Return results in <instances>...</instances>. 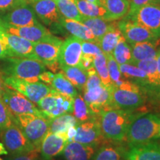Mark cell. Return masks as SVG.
I'll return each mask as SVG.
<instances>
[{"label":"cell","instance_id":"6da1fadb","mask_svg":"<svg viewBox=\"0 0 160 160\" xmlns=\"http://www.w3.org/2000/svg\"><path fill=\"white\" fill-rule=\"evenodd\" d=\"M160 115L142 113L132 116L126 133V139L130 147L151 142L160 137Z\"/></svg>","mask_w":160,"mask_h":160},{"label":"cell","instance_id":"7a4b0ae2","mask_svg":"<svg viewBox=\"0 0 160 160\" xmlns=\"http://www.w3.org/2000/svg\"><path fill=\"white\" fill-rule=\"evenodd\" d=\"M97 116L102 133L106 139L117 142L125 141L133 116L132 111L112 108L100 112Z\"/></svg>","mask_w":160,"mask_h":160},{"label":"cell","instance_id":"3957f363","mask_svg":"<svg viewBox=\"0 0 160 160\" xmlns=\"http://www.w3.org/2000/svg\"><path fill=\"white\" fill-rule=\"evenodd\" d=\"M4 60L0 71L5 76L25 81L39 82L40 74L47 71L45 64L37 59L22 57H8Z\"/></svg>","mask_w":160,"mask_h":160},{"label":"cell","instance_id":"277c9868","mask_svg":"<svg viewBox=\"0 0 160 160\" xmlns=\"http://www.w3.org/2000/svg\"><path fill=\"white\" fill-rule=\"evenodd\" d=\"M12 118L13 122L21 129L30 142L39 151L42 142L49 131L51 119L43 115L33 113L20 114Z\"/></svg>","mask_w":160,"mask_h":160},{"label":"cell","instance_id":"5b68a950","mask_svg":"<svg viewBox=\"0 0 160 160\" xmlns=\"http://www.w3.org/2000/svg\"><path fill=\"white\" fill-rule=\"evenodd\" d=\"M73 98L52 89L48 95L37 103L38 108L44 117L49 119L73 112Z\"/></svg>","mask_w":160,"mask_h":160},{"label":"cell","instance_id":"8992f818","mask_svg":"<svg viewBox=\"0 0 160 160\" xmlns=\"http://www.w3.org/2000/svg\"><path fill=\"white\" fill-rule=\"evenodd\" d=\"M63 41L52 34L47 39L33 43L35 59L45 64L53 72H56L60 65L58 62L60 48Z\"/></svg>","mask_w":160,"mask_h":160},{"label":"cell","instance_id":"52a82bcc","mask_svg":"<svg viewBox=\"0 0 160 160\" xmlns=\"http://www.w3.org/2000/svg\"><path fill=\"white\" fill-rule=\"evenodd\" d=\"M3 79L5 84L8 87L21 93L34 104H37L52 91L51 87L42 82H31L17 78L8 77L4 74Z\"/></svg>","mask_w":160,"mask_h":160},{"label":"cell","instance_id":"ba28073f","mask_svg":"<svg viewBox=\"0 0 160 160\" xmlns=\"http://www.w3.org/2000/svg\"><path fill=\"white\" fill-rule=\"evenodd\" d=\"M0 134L2 142L11 156L22 154L36 149L15 123L4 129Z\"/></svg>","mask_w":160,"mask_h":160},{"label":"cell","instance_id":"9c48e42d","mask_svg":"<svg viewBox=\"0 0 160 160\" xmlns=\"http://www.w3.org/2000/svg\"><path fill=\"white\" fill-rule=\"evenodd\" d=\"M1 99L8 109L12 117L25 113L43 115L35 104L32 102L31 100L21 93L10 88L8 86Z\"/></svg>","mask_w":160,"mask_h":160},{"label":"cell","instance_id":"30bf717a","mask_svg":"<svg viewBox=\"0 0 160 160\" xmlns=\"http://www.w3.org/2000/svg\"><path fill=\"white\" fill-rule=\"evenodd\" d=\"M139 24L149 30L157 37L160 38V5L151 3L142 6L128 19Z\"/></svg>","mask_w":160,"mask_h":160},{"label":"cell","instance_id":"8fae6325","mask_svg":"<svg viewBox=\"0 0 160 160\" xmlns=\"http://www.w3.org/2000/svg\"><path fill=\"white\" fill-rule=\"evenodd\" d=\"M82 93L84 100L94 115L99 114L102 111L115 108L112 104L111 91L106 88L102 84L85 88Z\"/></svg>","mask_w":160,"mask_h":160},{"label":"cell","instance_id":"7c38bea8","mask_svg":"<svg viewBox=\"0 0 160 160\" xmlns=\"http://www.w3.org/2000/svg\"><path fill=\"white\" fill-rule=\"evenodd\" d=\"M105 139L102 133L98 116L95 115L77 125V135L73 138V142L97 148L100 145H103Z\"/></svg>","mask_w":160,"mask_h":160},{"label":"cell","instance_id":"4fadbf2b","mask_svg":"<svg viewBox=\"0 0 160 160\" xmlns=\"http://www.w3.org/2000/svg\"><path fill=\"white\" fill-rule=\"evenodd\" d=\"M112 104L115 108L125 111H133L144 105L145 93L142 91H133L113 87L111 91Z\"/></svg>","mask_w":160,"mask_h":160},{"label":"cell","instance_id":"5bb4252c","mask_svg":"<svg viewBox=\"0 0 160 160\" xmlns=\"http://www.w3.org/2000/svg\"><path fill=\"white\" fill-rule=\"evenodd\" d=\"M0 20L8 25L17 27L42 25L33 8L28 3L5 12L2 16L0 17Z\"/></svg>","mask_w":160,"mask_h":160},{"label":"cell","instance_id":"9a60e30c","mask_svg":"<svg viewBox=\"0 0 160 160\" xmlns=\"http://www.w3.org/2000/svg\"><path fill=\"white\" fill-rule=\"evenodd\" d=\"M117 25L130 45L142 42H157L158 40V38L149 30L130 20L122 19Z\"/></svg>","mask_w":160,"mask_h":160},{"label":"cell","instance_id":"2e32d148","mask_svg":"<svg viewBox=\"0 0 160 160\" xmlns=\"http://www.w3.org/2000/svg\"><path fill=\"white\" fill-rule=\"evenodd\" d=\"M82 40L71 36L63 41L60 48L58 62L62 66H78L81 59Z\"/></svg>","mask_w":160,"mask_h":160},{"label":"cell","instance_id":"e0dca14e","mask_svg":"<svg viewBox=\"0 0 160 160\" xmlns=\"http://www.w3.org/2000/svg\"><path fill=\"white\" fill-rule=\"evenodd\" d=\"M38 19L44 25L51 26L59 24L62 17L54 0H27Z\"/></svg>","mask_w":160,"mask_h":160},{"label":"cell","instance_id":"ac0fdd59","mask_svg":"<svg viewBox=\"0 0 160 160\" xmlns=\"http://www.w3.org/2000/svg\"><path fill=\"white\" fill-rule=\"evenodd\" d=\"M68 142L65 133H54L48 131L40 146L39 153L43 160H52L61 154Z\"/></svg>","mask_w":160,"mask_h":160},{"label":"cell","instance_id":"d6986e66","mask_svg":"<svg viewBox=\"0 0 160 160\" xmlns=\"http://www.w3.org/2000/svg\"><path fill=\"white\" fill-rule=\"evenodd\" d=\"M0 28H1L2 34L11 52L12 57L30 58V59H36L33 53V42H31L19 36L8 33L1 25Z\"/></svg>","mask_w":160,"mask_h":160},{"label":"cell","instance_id":"ffe728a7","mask_svg":"<svg viewBox=\"0 0 160 160\" xmlns=\"http://www.w3.org/2000/svg\"><path fill=\"white\" fill-rule=\"evenodd\" d=\"M0 25L8 33L14 34L28 40L31 42H38L42 40L51 37V33L44 27L42 25L37 26H25V27H17L8 25L0 20Z\"/></svg>","mask_w":160,"mask_h":160},{"label":"cell","instance_id":"44dd1931","mask_svg":"<svg viewBox=\"0 0 160 160\" xmlns=\"http://www.w3.org/2000/svg\"><path fill=\"white\" fill-rule=\"evenodd\" d=\"M126 160H160V145L154 142L134 145L124 153Z\"/></svg>","mask_w":160,"mask_h":160},{"label":"cell","instance_id":"7402d4cb","mask_svg":"<svg viewBox=\"0 0 160 160\" xmlns=\"http://www.w3.org/2000/svg\"><path fill=\"white\" fill-rule=\"evenodd\" d=\"M62 153L65 160H92L96 148L72 141L68 142Z\"/></svg>","mask_w":160,"mask_h":160},{"label":"cell","instance_id":"603a6c76","mask_svg":"<svg viewBox=\"0 0 160 160\" xmlns=\"http://www.w3.org/2000/svg\"><path fill=\"white\" fill-rule=\"evenodd\" d=\"M59 23L72 36L81 39L82 41L93 42L98 44V41L91 30L81 22L66 19L62 17L60 18Z\"/></svg>","mask_w":160,"mask_h":160},{"label":"cell","instance_id":"cb8c5ba5","mask_svg":"<svg viewBox=\"0 0 160 160\" xmlns=\"http://www.w3.org/2000/svg\"><path fill=\"white\" fill-rule=\"evenodd\" d=\"M99 2L108 13V22L123 19L129 11V0H99Z\"/></svg>","mask_w":160,"mask_h":160},{"label":"cell","instance_id":"d4e9b609","mask_svg":"<svg viewBox=\"0 0 160 160\" xmlns=\"http://www.w3.org/2000/svg\"><path fill=\"white\" fill-rule=\"evenodd\" d=\"M130 46L131 48L133 64L142 60L154 59L157 57V51L155 42H142L131 44Z\"/></svg>","mask_w":160,"mask_h":160},{"label":"cell","instance_id":"484cf974","mask_svg":"<svg viewBox=\"0 0 160 160\" xmlns=\"http://www.w3.org/2000/svg\"><path fill=\"white\" fill-rule=\"evenodd\" d=\"M121 31L118 28L117 24H113L111 28L98 41V45L101 48L102 51L105 54H112L113 49L119 42L121 37Z\"/></svg>","mask_w":160,"mask_h":160},{"label":"cell","instance_id":"4316f807","mask_svg":"<svg viewBox=\"0 0 160 160\" xmlns=\"http://www.w3.org/2000/svg\"><path fill=\"white\" fill-rule=\"evenodd\" d=\"M60 68L72 85L79 91L82 92L87 82L86 71L79 66H62Z\"/></svg>","mask_w":160,"mask_h":160},{"label":"cell","instance_id":"83f0119b","mask_svg":"<svg viewBox=\"0 0 160 160\" xmlns=\"http://www.w3.org/2000/svg\"><path fill=\"white\" fill-rule=\"evenodd\" d=\"M76 3L82 17L101 18L108 22V13L102 6L85 0H76Z\"/></svg>","mask_w":160,"mask_h":160},{"label":"cell","instance_id":"f1b7e54d","mask_svg":"<svg viewBox=\"0 0 160 160\" xmlns=\"http://www.w3.org/2000/svg\"><path fill=\"white\" fill-rule=\"evenodd\" d=\"M119 69L124 79L130 80L139 86H146L147 75L145 72L133 64H122L119 65Z\"/></svg>","mask_w":160,"mask_h":160},{"label":"cell","instance_id":"f546056e","mask_svg":"<svg viewBox=\"0 0 160 160\" xmlns=\"http://www.w3.org/2000/svg\"><path fill=\"white\" fill-rule=\"evenodd\" d=\"M51 86L52 89L59 92L62 94L69 96L74 98L78 95L77 89L72 85V83L67 79L62 72L56 73L52 80Z\"/></svg>","mask_w":160,"mask_h":160},{"label":"cell","instance_id":"4dcf8cb0","mask_svg":"<svg viewBox=\"0 0 160 160\" xmlns=\"http://www.w3.org/2000/svg\"><path fill=\"white\" fill-rule=\"evenodd\" d=\"M79 122L74 116L71 113L59 116L51 119L49 126V131L54 133H65L67 130L72 126H77Z\"/></svg>","mask_w":160,"mask_h":160},{"label":"cell","instance_id":"1f68e13d","mask_svg":"<svg viewBox=\"0 0 160 160\" xmlns=\"http://www.w3.org/2000/svg\"><path fill=\"white\" fill-rule=\"evenodd\" d=\"M93 67L99 75L102 85L109 91H111L113 86L109 76L106 56L103 52H101L93 58Z\"/></svg>","mask_w":160,"mask_h":160},{"label":"cell","instance_id":"d6a6232c","mask_svg":"<svg viewBox=\"0 0 160 160\" xmlns=\"http://www.w3.org/2000/svg\"><path fill=\"white\" fill-rule=\"evenodd\" d=\"M81 22L91 30L97 41L101 38L113 25L111 22L105 21L101 18L83 17Z\"/></svg>","mask_w":160,"mask_h":160},{"label":"cell","instance_id":"836d02e7","mask_svg":"<svg viewBox=\"0 0 160 160\" xmlns=\"http://www.w3.org/2000/svg\"><path fill=\"white\" fill-rule=\"evenodd\" d=\"M112 55L119 65L126 63L133 64L131 46L122 35L119 38L117 45L112 52Z\"/></svg>","mask_w":160,"mask_h":160},{"label":"cell","instance_id":"e575fe53","mask_svg":"<svg viewBox=\"0 0 160 160\" xmlns=\"http://www.w3.org/2000/svg\"><path fill=\"white\" fill-rule=\"evenodd\" d=\"M58 10L64 18L81 22L82 16L78 9L76 0H57Z\"/></svg>","mask_w":160,"mask_h":160},{"label":"cell","instance_id":"d590c367","mask_svg":"<svg viewBox=\"0 0 160 160\" xmlns=\"http://www.w3.org/2000/svg\"><path fill=\"white\" fill-rule=\"evenodd\" d=\"M72 113L79 124L87 121L95 116L89 109L88 106L86 104L83 97L81 94H78L73 99Z\"/></svg>","mask_w":160,"mask_h":160},{"label":"cell","instance_id":"8d00e7d4","mask_svg":"<svg viewBox=\"0 0 160 160\" xmlns=\"http://www.w3.org/2000/svg\"><path fill=\"white\" fill-rule=\"evenodd\" d=\"M124 153L113 145H102L95 153L92 160H123Z\"/></svg>","mask_w":160,"mask_h":160},{"label":"cell","instance_id":"74e56055","mask_svg":"<svg viewBox=\"0 0 160 160\" xmlns=\"http://www.w3.org/2000/svg\"><path fill=\"white\" fill-rule=\"evenodd\" d=\"M106 59H107V65L108 69V73L110 78L113 83V86L117 85L121 80L124 78L122 75L119 69V65L117 62L112 54H106Z\"/></svg>","mask_w":160,"mask_h":160},{"label":"cell","instance_id":"f35d334b","mask_svg":"<svg viewBox=\"0 0 160 160\" xmlns=\"http://www.w3.org/2000/svg\"><path fill=\"white\" fill-rule=\"evenodd\" d=\"M13 123L14 122H13L12 115L0 98V132L10 127Z\"/></svg>","mask_w":160,"mask_h":160},{"label":"cell","instance_id":"ab89813d","mask_svg":"<svg viewBox=\"0 0 160 160\" xmlns=\"http://www.w3.org/2000/svg\"><path fill=\"white\" fill-rule=\"evenodd\" d=\"M82 55L93 57L102 52L97 43L90 41L82 42Z\"/></svg>","mask_w":160,"mask_h":160},{"label":"cell","instance_id":"60d3db41","mask_svg":"<svg viewBox=\"0 0 160 160\" xmlns=\"http://www.w3.org/2000/svg\"><path fill=\"white\" fill-rule=\"evenodd\" d=\"M27 3V0H0V11L5 13Z\"/></svg>","mask_w":160,"mask_h":160},{"label":"cell","instance_id":"b9f144b4","mask_svg":"<svg viewBox=\"0 0 160 160\" xmlns=\"http://www.w3.org/2000/svg\"><path fill=\"white\" fill-rule=\"evenodd\" d=\"M130 2V8L129 11L128 12L127 15L125 16L123 19H128V18L133 15L138 9L145 6L148 4L155 3V0H129Z\"/></svg>","mask_w":160,"mask_h":160},{"label":"cell","instance_id":"7bdbcfd3","mask_svg":"<svg viewBox=\"0 0 160 160\" xmlns=\"http://www.w3.org/2000/svg\"><path fill=\"white\" fill-rule=\"evenodd\" d=\"M39 150H33L28 153L22 154L11 156L6 160H39Z\"/></svg>","mask_w":160,"mask_h":160},{"label":"cell","instance_id":"ee69618b","mask_svg":"<svg viewBox=\"0 0 160 160\" xmlns=\"http://www.w3.org/2000/svg\"><path fill=\"white\" fill-rule=\"evenodd\" d=\"M8 57H12V55L2 37L1 28H0V59L2 60Z\"/></svg>","mask_w":160,"mask_h":160},{"label":"cell","instance_id":"f6af8a7d","mask_svg":"<svg viewBox=\"0 0 160 160\" xmlns=\"http://www.w3.org/2000/svg\"><path fill=\"white\" fill-rule=\"evenodd\" d=\"M93 57H90V56L82 55L81 59H80L79 67L83 69L84 71H87L93 67Z\"/></svg>","mask_w":160,"mask_h":160},{"label":"cell","instance_id":"bcb514c9","mask_svg":"<svg viewBox=\"0 0 160 160\" xmlns=\"http://www.w3.org/2000/svg\"><path fill=\"white\" fill-rule=\"evenodd\" d=\"M54 75L55 74H53L52 72L46 71L45 72H43L42 74L39 75V81H42V82L47 84V85L48 84L51 85L52 80H53V77H54Z\"/></svg>","mask_w":160,"mask_h":160},{"label":"cell","instance_id":"7dc6e473","mask_svg":"<svg viewBox=\"0 0 160 160\" xmlns=\"http://www.w3.org/2000/svg\"><path fill=\"white\" fill-rule=\"evenodd\" d=\"M77 132V126H72V127H70L66 131V136H67L69 142L73 141V138L76 137Z\"/></svg>","mask_w":160,"mask_h":160},{"label":"cell","instance_id":"c3c4849f","mask_svg":"<svg viewBox=\"0 0 160 160\" xmlns=\"http://www.w3.org/2000/svg\"><path fill=\"white\" fill-rule=\"evenodd\" d=\"M6 88H7V85L5 84V82H4L3 79V74L1 71H0V98L2 96L4 91H5Z\"/></svg>","mask_w":160,"mask_h":160},{"label":"cell","instance_id":"681fc988","mask_svg":"<svg viewBox=\"0 0 160 160\" xmlns=\"http://www.w3.org/2000/svg\"><path fill=\"white\" fill-rule=\"evenodd\" d=\"M156 60H157L158 77H159V80L160 82V49L159 51H157V57H156Z\"/></svg>","mask_w":160,"mask_h":160},{"label":"cell","instance_id":"f907efd6","mask_svg":"<svg viewBox=\"0 0 160 160\" xmlns=\"http://www.w3.org/2000/svg\"><path fill=\"white\" fill-rule=\"evenodd\" d=\"M8 154V153L7 150L5 148V146L2 144V142H0V156L2 155H7Z\"/></svg>","mask_w":160,"mask_h":160},{"label":"cell","instance_id":"816d5d0a","mask_svg":"<svg viewBox=\"0 0 160 160\" xmlns=\"http://www.w3.org/2000/svg\"><path fill=\"white\" fill-rule=\"evenodd\" d=\"M85 1H88V2H91V3H94V4H97V5H99V0H85Z\"/></svg>","mask_w":160,"mask_h":160},{"label":"cell","instance_id":"f5cc1de1","mask_svg":"<svg viewBox=\"0 0 160 160\" xmlns=\"http://www.w3.org/2000/svg\"><path fill=\"white\" fill-rule=\"evenodd\" d=\"M155 4H158L160 5V0H155Z\"/></svg>","mask_w":160,"mask_h":160},{"label":"cell","instance_id":"db71d44e","mask_svg":"<svg viewBox=\"0 0 160 160\" xmlns=\"http://www.w3.org/2000/svg\"><path fill=\"white\" fill-rule=\"evenodd\" d=\"M158 98H160V91H159V97H158Z\"/></svg>","mask_w":160,"mask_h":160},{"label":"cell","instance_id":"11a10c76","mask_svg":"<svg viewBox=\"0 0 160 160\" xmlns=\"http://www.w3.org/2000/svg\"><path fill=\"white\" fill-rule=\"evenodd\" d=\"M0 160H3L2 159V158H0Z\"/></svg>","mask_w":160,"mask_h":160},{"label":"cell","instance_id":"9f6ffc18","mask_svg":"<svg viewBox=\"0 0 160 160\" xmlns=\"http://www.w3.org/2000/svg\"><path fill=\"white\" fill-rule=\"evenodd\" d=\"M159 134H160V131H159Z\"/></svg>","mask_w":160,"mask_h":160},{"label":"cell","instance_id":"6f0895ef","mask_svg":"<svg viewBox=\"0 0 160 160\" xmlns=\"http://www.w3.org/2000/svg\"><path fill=\"white\" fill-rule=\"evenodd\" d=\"M54 1H57V0H54Z\"/></svg>","mask_w":160,"mask_h":160}]
</instances>
